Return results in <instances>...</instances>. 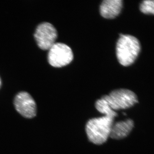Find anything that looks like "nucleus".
I'll return each instance as SVG.
<instances>
[{
    "label": "nucleus",
    "mask_w": 154,
    "mask_h": 154,
    "mask_svg": "<svg viewBox=\"0 0 154 154\" xmlns=\"http://www.w3.org/2000/svg\"><path fill=\"white\" fill-rule=\"evenodd\" d=\"M114 118L105 115L90 119L86 124V131L89 140L95 144L104 143L109 137Z\"/></svg>",
    "instance_id": "2"
},
{
    "label": "nucleus",
    "mask_w": 154,
    "mask_h": 154,
    "mask_svg": "<svg viewBox=\"0 0 154 154\" xmlns=\"http://www.w3.org/2000/svg\"><path fill=\"white\" fill-rule=\"evenodd\" d=\"M48 50V60L53 66L61 67L65 66L73 59L72 49L64 43H54Z\"/></svg>",
    "instance_id": "4"
},
{
    "label": "nucleus",
    "mask_w": 154,
    "mask_h": 154,
    "mask_svg": "<svg viewBox=\"0 0 154 154\" xmlns=\"http://www.w3.org/2000/svg\"><path fill=\"white\" fill-rule=\"evenodd\" d=\"M102 98L106 101L113 110L130 108L138 102L136 95L127 89L115 90Z\"/></svg>",
    "instance_id": "3"
},
{
    "label": "nucleus",
    "mask_w": 154,
    "mask_h": 154,
    "mask_svg": "<svg viewBox=\"0 0 154 154\" xmlns=\"http://www.w3.org/2000/svg\"><path fill=\"white\" fill-rule=\"evenodd\" d=\"M122 0H105L100 7L101 16L107 19H113L118 16L122 8Z\"/></svg>",
    "instance_id": "7"
},
{
    "label": "nucleus",
    "mask_w": 154,
    "mask_h": 154,
    "mask_svg": "<svg viewBox=\"0 0 154 154\" xmlns=\"http://www.w3.org/2000/svg\"><path fill=\"white\" fill-rule=\"evenodd\" d=\"M34 35L38 47L42 49L47 50L55 43L57 33L52 24L44 22L38 25Z\"/></svg>",
    "instance_id": "5"
},
{
    "label": "nucleus",
    "mask_w": 154,
    "mask_h": 154,
    "mask_svg": "<svg viewBox=\"0 0 154 154\" xmlns=\"http://www.w3.org/2000/svg\"><path fill=\"white\" fill-rule=\"evenodd\" d=\"M134 126V123L131 119L116 122L112 125L109 136L113 139L124 138L129 134Z\"/></svg>",
    "instance_id": "8"
},
{
    "label": "nucleus",
    "mask_w": 154,
    "mask_h": 154,
    "mask_svg": "<svg viewBox=\"0 0 154 154\" xmlns=\"http://www.w3.org/2000/svg\"><path fill=\"white\" fill-rule=\"evenodd\" d=\"M14 104L16 110L23 117L30 119L36 116V103L29 93L24 91L19 92L15 97Z\"/></svg>",
    "instance_id": "6"
},
{
    "label": "nucleus",
    "mask_w": 154,
    "mask_h": 154,
    "mask_svg": "<svg viewBox=\"0 0 154 154\" xmlns=\"http://www.w3.org/2000/svg\"><path fill=\"white\" fill-rule=\"evenodd\" d=\"M140 10L143 14H154V1L146 0L143 2L140 5Z\"/></svg>",
    "instance_id": "10"
},
{
    "label": "nucleus",
    "mask_w": 154,
    "mask_h": 154,
    "mask_svg": "<svg viewBox=\"0 0 154 154\" xmlns=\"http://www.w3.org/2000/svg\"><path fill=\"white\" fill-rule=\"evenodd\" d=\"M116 44V53L119 63L123 66L131 65L140 52V43L137 38L130 35L119 34Z\"/></svg>",
    "instance_id": "1"
},
{
    "label": "nucleus",
    "mask_w": 154,
    "mask_h": 154,
    "mask_svg": "<svg viewBox=\"0 0 154 154\" xmlns=\"http://www.w3.org/2000/svg\"><path fill=\"white\" fill-rule=\"evenodd\" d=\"M95 106L99 112L105 114L106 116L113 118L117 116V113L110 108L106 101L102 98L96 101Z\"/></svg>",
    "instance_id": "9"
},
{
    "label": "nucleus",
    "mask_w": 154,
    "mask_h": 154,
    "mask_svg": "<svg viewBox=\"0 0 154 154\" xmlns=\"http://www.w3.org/2000/svg\"><path fill=\"white\" fill-rule=\"evenodd\" d=\"M0 85H1V80H0Z\"/></svg>",
    "instance_id": "11"
}]
</instances>
